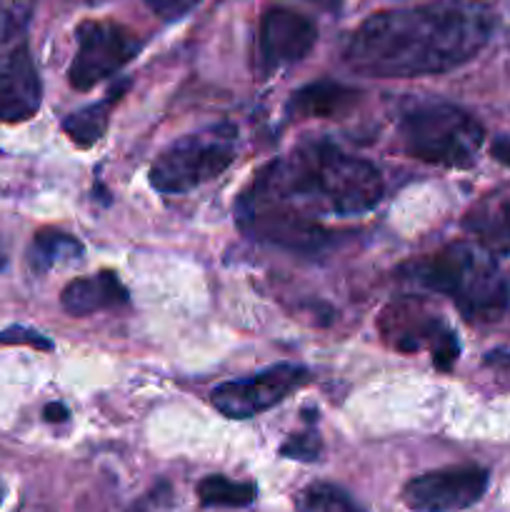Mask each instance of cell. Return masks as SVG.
<instances>
[{
  "label": "cell",
  "instance_id": "6da1fadb",
  "mask_svg": "<svg viewBox=\"0 0 510 512\" xmlns=\"http://www.w3.org/2000/svg\"><path fill=\"white\" fill-rule=\"evenodd\" d=\"M495 13L473 0H438L365 18L345 45V63L368 78L440 75L488 45Z\"/></svg>",
  "mask_w": 510,
  "mask_h": 512
},
{
  "label": "cell",
  "instance_id": "7a4b0ae2",
  "mask_svg": "<svg viewBox=\"0 0 510 512\" xmlns=\"http://www.w3.org/2000/svg\"><path fill=\"white\" fill-rule=\"evenodd\" d=\"M383 198V175L368 160L333 143H305L265 165L240 195L238 205H260L303 215L370 213Z\"/></svg>",
  "mask_w": 510,
  "mask_h": 512
},
{
  "label": "cell",
  "instance_id": "3957f363",
  "mask_svg": "<svg viewBox=\"0 0 510 512\" xmlns=\"http://www.w3.org/2000/svg\"><path fill=\"white\" fill-rule=\"evenodd\" d=\"M403 278L433 293L448 295L468 320H498L510 305L508 280L495 255L475 243H450L403 268Z\"/></svg>",
  "mask_w": 510,
  "mask_h": 512
},
{
  "label": "cell",
  "instance_id": "277c9868",
  "mask_svg": "<svg viewBox=\"0 0 510 512\" xmlns=\"http://www.w3.org/2000/svg\"><path fill=\"white\" fill-rule=\"evenodd\" d=\"M483 138V125L450 103L418 105L400 120L405 153L440 168H470Z\"/></svg>",
  "mask_w": 510,
  "mask_h": 512
},
{
  "label": "cell",
  "instance_id": "5b68a950",
  "mask_svg": "<svg viewBox=\"0 0 510 512\" xmlns=\"http://www.w3.org/2000/svg\"><path fill=\"white\" fill-rule=\"evenodd\" d=\"M238 130L230 123L190 133L160 153L150 168V185L160 193L183 195L218 178L235 158Z\"/></svg>",
  "mask_w": 510,
  "mask_h": 512
},
{
  "label": "cell",
  "instance_id": "8992f818",
  "mask_svg": "<svg viewBox=\"0 0 510 512\" xmlns=\"http://www.w3.org/2000/svg\"><path fill=\"white\" fill-rule=\"evenodd\" d=\"M75 58L68 78L75 90H90L105 78L123 70L143 48V40L113 20H85L75 30Z\"/></svg>",
  "mask_w": 510,
  "mask_h": 512
},
{
  "label": "cell",
  "instance_id": "52a82bcc",
  "mask_svg": "<svg viewBox=\"0 0 510 512\" xmlns=\"http://www.w3.org/2000/svg\"><path fill=\"white\" fill-rule=\"evenodd\" d=\"M380 333L400 353L428 348L435 368L448 373L460 355V343L453 330L438 318L425 313L420 303H393L380 318Z\"/></svg>",
  "mask_w": 510,
  "mask_h": 512
},
{
  "label": "cell",
  "instance_id": "ba28073f",
  "mask_svg": "<svg viewBox=\"0 0 510 512\" xmlns=\"http://www.w3.org/2000/svg\"><path fill=\"white\" fill-rule=\"evenodd\" d=\"M305 380H308V370L300 368V365H273V368L250 375V378L228 380V383L218 385L210 393V400L225 418L245 420L283 403Z\"/></svg>",
  "mask_w": 510,
  "mask_h": 512
},
{
  "label": "cell",
  "instance_id": "9c48e42d",
  "mask_svg": "<svg viewBox=\"0 0 510 512\" xmlns=\"http://www.w3.org/2000/svg\"><path fill=\"white\" fill-rule=\"evenodd\" d=\"M488 490V470L480 465H453L410 480L403 500L415 512H458L478 503Z\"/></svg>",
  "mask_w": 510,
  "mask_h": 512
},
{
  "label": "cell",
  "instance_id": "30bf717a",
  "mask_svg": "<svg viewBox=\"0 0 510 512\" xmlns=\"http://www.w3.org/2000/svg\"><path fill=\"white\" fill-rule=\"evenodd\" d=\"M238 223L253 240L295 253H315L330 243V235L315 220L288 210L238 205Z\"/></svg>",
  "mask_w": 510,
  "mask_h": 512
},
{
  "label": "cell",
  "instance_id": "8fae6325",
  "mask_svg": "<svg viewBox=\"0 0 510 512\" xmlns=\"http://www.w3.org/2000/svg\"><path fill=\"white\" fill-rule=\"evenodd\" d=\"M318 40V25L290 8H268L260 15L258 50L268 70L303 60Z\"/></svg>",
  "mask_w": 510,
  "mask_h": 512
},
{
  "label": "cell",
  "instance_id": "7c38bea8",
  "mask_svg": "<svg viewBox=\"0 0 510 512\" xmlns=\"http://www.w3.org/2000/svg\"><path fill=\"white\" fill-rule=\"evenodd\" d=\"M43 85L28 45L0 50V123H23L40 110Z\"/></svg>",
  "mask_w": 510,
  "mask_h": 512
},
{
  "label": "cell",
  "instance_id": "4fadbf2b",
  "mask_svg": "<svg viewBox=\"0 0 510 512\" xmlns=\"http://www.w3.org/2000/svg\"><path fill=\"white\" fill-rule=\"evenodd\" d=\"M125 303H128V290L110 270L90 275V278L70 280L60 295V305L65 308V313L75 315V318H85V315L118 308Z\"/></svg>",
  "mask_w": 510,
  "mask_h": 512
},
{
  "label": "cell",
  "instance_id": "5bb4252c",
  "mask_svg": "<svg viewBox=\"0 0 510 512\" xmlns=\"http://www.w3.org/2000/svg\"><path fill=\"white\" fill-rule=\"evenodd\" d=\"M360 93L335 80H318L295 90L288 103L290 115L300 118H343L358 105Z\"/></svg>",
  "mask_w": 510,
  "mask_h": 512
},
{
  "label": "cell",
  "instance_id": "9a60e30c",
  "mask_svg": "<svg viewBox=\"0 0 510 512\" xmlns=\"http://www.w3.org/2000/svg\"><path fill=\"white\" fill-rule=\"evenodd\" d=\"M83 255V245L75 240L73 235L63 233V230L45 228L38 230L28 248V263L35 273H48L55 265L73 263Z\"/></svg>",
  "mask_w": 510,
  "mask_h": 512
},
{
  "label": "cell",
  "instance_id": "2e32d148",
  "mask_svg": "<svg viewBox=\"0 0 510 512\" xmlns=\"http://www.w3.org/2000/svg\"><path fill=\"white\" fill-rule=\"evenodd\" d=\"M113 95L115 93H110V98H105L103 103H93L88 108L75 110V113H70L63 120V133L78 148H90V145H95L105 135L110 123V105L115 103Z\"/></svg>",
  "mask_w": 510,
  "mask_h": 512
},
{
  "label": "cell",
  "instance_id": "e0dca14e",
  "mask_svg": "<svg viewBox=\"0 0 510 512\" xmlns=\"http://www.w3.org/2000/svg\"><path fill=\"white\" fill-rule=\"evenodd\" d=\"M255 493L253 483H238L225 475H208L198 483V500L205 508H248Z\"/></svg>",
  "mask_w": 510,
  "mask_h": 512
},
{
  "label": "cell",
  "instance_id": "ac0fdd59",
  "mask_svg": "<svg viewBox=\"0 0 510 512\" xmlns=\"http://www.w3.org/2000/svg\"><path fill=\"white\" fill-rule=\"evenodd\" d=\"M468 228L478 233L480 245L490 253L508 255L510 253V198L498 203L485 213H473L468 220Z\"/></svg>",
  "mask_w": 510,
  "mask_h": 512
},
{
  "label": "cell",
  "instance_id": "d6986e66",
  "mask_svg": "<svg viewBox=\"0 0 510 512\" xmlns=\"http://www.w3.org/2000/svg\"><path fill=\"white\" fill-rule=\"evenodd\" d=\"M295 510L298 512H365L345 493L343 488L330 483H313L300 490L295 498Z\"/></svg>",
  "mask_w": 510,
  "mask_h": 512
},
{
  "label": "cell",
  "instance_id": "ffe728a7",
  "mask_svg": "<svg viewBox=\"0 0 510 512\" xmlns=\"http://www.w3.org/2000/svg\"><path fill=\"white\" fill-rule=\"evenodd\" d=\"M35 0H0V45L15 43L28 30Z\"/></svg>",
  "mask_w": 510,
  "mask_h": 512
},
{
  "label": "cell",
  "instance_id": "44dd1931",
  "mask_svg": "<svg viewBox=\"0 0 510 512\" xmlns=\"http://www.w3.org/2000/svg\"><path fill=\"white\" fill-rule=\"evenodd\" d=\"M280 455L290 460H300V463H313V460L320 458V435L315 430L290 435L283 448H280Z\"/></svg>",
  "mask_w": 510,
  "mask_h": 512
},
{
  "label": "cell",
  "instance_id": "7402d4cb",
  "mask_svg": "<svg viewBox=\"0 0 510 512\" xmlns=\"http://www.w3.org/2000/svg\"><path fill=\"white\" fill-rule=\"evenodd\" d=\"M148 8L163 20H180L200 3V0H145Z\"/></svg>",
  "mask_w": 510,
  "mask_h": 512
},
{
  "label": "cell",
  "instance_id": "603a6c76",
  "mask_svg": "<svg viewBox=\"0 0 510 512\" xmlns=\"http://www.w3.org/2000/svg\"><path fill=\"white\" fill-rule=\"evenodd\" d=\"M0 343H25V345H33V348H43V350L53 348V343H50L48 338H43V335L35 333V330H28V328L5 330V333H0Z\"/></svg>",
  "mask_w": 510,
  "mask_h": 512
},
{
  "label": "cell",
  "instance_id": "cb8c5ba5",
  "mask_svg": "<svg viewBox=\"0 0 510 512\" xmlns=\"http://www.w3.org/2000/svg\"><path fill=\"white\" fill-rule=\"evenodd\" d=\"M490 155H493L498 163L508 165L510 168V135H500V138H495L493 145H490Z\"/></svg>",
  "mask_w": 510,
  "mask_h": 512
},
{
  "label": "cell",
  "instance_id": "d4e9b609",
  "mask_svg": "<svg viewBox=\"0 0 510 512\" xmlns=\"http://www.w3.org/2000/svg\"><path fill=\"white\" fill-rule=\"evenodd\" d=\"M43 415H45V420H48V423H65L70 413H68V408H65V405L50 403V405H45Z\"/></svg>",
  "mask_w": 510,
  "mask_h": 512
},
{
  "label": "cell",
  "instance_id": "484cf974",
  "mask_svg": "<svg viewBox=\"0 0 510 512\" xmlns=\"http://www.w3.org/2000/svg\"><path fill=\"white\" fill-rule=\"evenodd\" d=\"M5 268H8V253H5L3 243H0V270H5Z\"/></svg>",
  "mask_w": 510,
  "mask_h": 512
},
{
  "label": "cell",
  "instance_id": "4316f807",
  "mask_svg": "<svg viewBox=\"0 0 510 512\" xmlns=\"http://www.w3.org/2000/svg\"><path fill=\"white\" fill-rule=\"evenodd\" d=\"M3 498H5V485L3 480H0V505H3Z\"/></svg>",
  "mask_w": 510,
  "mask_h": 512
},
{
  "label": "cell",
  "instance_id": "83f0119b",
  "mask_svg": "<svg viewBox=\"0 0 510 512\" xmlns=\"http://www.w3.org/2000/svg\"><path fill=\"white\" fill-rule=\"evenodd\" d=\"M313 3H330V0H313Z\"/></svg>",
  "mask_w": 510,
  "mask_h": 512
}]
</instances>
